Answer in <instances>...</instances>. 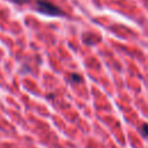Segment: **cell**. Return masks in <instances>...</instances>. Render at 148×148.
I'll use <instances>...</instances> for the list:
<instances>
[{"mask_svg": "<svg viewBox=\"0 0 148 148\" xmlns=\"http://www.w3.org/2000/svg\"><path fill=\"white\" fill-rule=\"evenodd\" d=\"M34 6L39 13L49 15V16H64L65 15L64 10H61L58 6H56L49 0H36Z\"/></svg>", "mask_w": 148, "mask_h": 148, "instance_id": "6da1fadb", "label": "cell"}, {"mask_svg": "<svg viewBox=\"0 0 148 148\" xmlns=\"http://www.w3.org/2000/svg\"><path fill=\"white\" fill-rule=\"evenodd\" d=\"M139 132H140V134H141L143 138L148 139V124H142V125L139 127Z\"/></svg>", "mask_w": 148, "mask_h": 148, "instance_id": "7a4b0ae2", "label": "cell"}, {"mask_svg": "<svg viewBox=\"0 0 148 148\" xmlns=\"http://www.w3.org/2000/svg\"><path fill=\"white\" fill-rule=\"evenodd\" d=\"M9 1H12V2H14L16 5H25V3H30V2L35 3L36 0H9Z\"/></svg>", "mask_w": 148, "mask_h": 148, "instance_id": "3957f363", "label": "cell"}, {"mask_svg": "<svg viewBox=\"0 0 148 148\" xmlns=\"http://www.w3.org/2000/svg\"><path fill=\"white\" fill-rule=\"evenodd\" d=\"M72 80H73V81H74V80H76V81H79V82H80L82 79H81V76H79V75H76V74H73V75H72Z\"/></svg>", "mask_w": 148, "mask_h": 148, "instance_id": "277c9868", "label": "cell"}]
</instances>
